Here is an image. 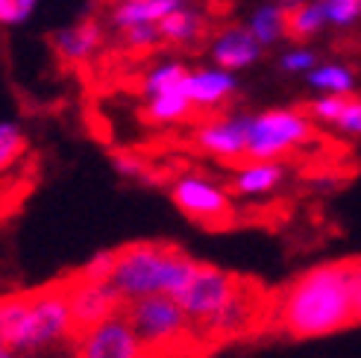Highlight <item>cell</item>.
<instances>
[{
	"label": "cell",
	"instance_id": "836d02e7",
	"mask_svg": "<svg viewBox=\"0 0 361 358\" xmlns=\"http://www.w3.org/2000/svg\"><path fill=\"white\" fill-rule=\"evenodd\" d=\"M274 4H285V6H291V4H300V0H274Z\"/></svg>",
	"mask_w": 361,
	"mask_h": 358
},
{
	"label": "cell",
	"instance_id": "9a60e30c",
	"mask_svg": "<svg viewBox=\"0 0 361 358\" xmlns=\"http://www.w3.org/2000/svg\"><path fill=\"white\" fill-rule=\"evenodd\" d=\"M285 168L282 162H247L232 176V191L241 197H262L282 185Z\"/></svg>",
	"mask_w": 361,
	"mask_h": 358
},
{
	"label": "cell",
	"instance_id": "2e32d148",
	"mask_svg": "<svg viewBox=\"0 0 361 358\" xmlns=\"http://www.w3.org/2000/svg\"><path fill=\"white\" fill-rule=\"evenodd\" d=\"M247 30L252 32L262 47L276 44L279 39L288 35V6L285 4H262L259 9H252Z\"/></svg>",
	"mask_w": 361,
	"mask_h": 358
},
{
	"label": "cell",
	"instance_id": "7a4b0ae2",
	"mask_svg": "<svg viewBox=\"0 0 361 358\" xmlns=\"http://www.w3.org/2000/svg\"><path fill=\"white\" fill-rule=\"evenodd\" d=\"M0 314H4L0 341L15 355L53 352L77 338L65 282L47 285V288L30 294L0 297Z\"/></svg>",
	"mask_w": 361,
	"mask_h": 358
},
{
	"label": "cell",
	"instance_id": "7402d4cb",
	"mask_svg": "<svg viewBox=\"0 0 361 358\" xmlns=\"http://www.w3.org/2000/svg\"><path fill=\"white\" fill-rule=\"evenodd\" d=\"M27 153V135L12 121H0V173L9 171Z\"/></svg>",
	"mask_w": 361,
	"mask_h": 358
},
{
	"label": "cell",
	"instance_id": "d6a6232c",
	"mask_svg": "<svg viewBox=\"0 0 361 358\" xmlns=\"http://www.w3.org/2000/svg\"><path fill=\"white\" fill-rule=\"evenodd\" d=\"M0 358H15V352H12L6 344H0Z\"/></svg>",
	"mask_w": 361,
	"mask_h": 358
},
{
	"label": "cell",
	"instance_id": "ba28073f",
	"mask_svg": "<svg viewBox=\"0 0 361 358\" xmlns=\"http://www.w3.org/2000/svg\"><path fill=\"white\" fill-rule=\"evenodd\" d=\"M77 358H153L123 311L74 338Z\"/></svg>",
	"mask_w": 361,
	"mask_h": 358
},
{
	"label": "cell",
	"instance_id": "4316f807",
	"mask_svg": "<svg viewBox=\"0 0 361 358\" xmlns=\"http://www.w3.org/2000/svg\"><path fill=\"white\" fill-rule=\"evenodd\" d=\"M121 39H123V44L130 50H150V47H156L161 42V32H159L156 24H141V27L123 30Z\"/></svg>",
	"mask_w": 361,
	"mask_h": 358
},
{
	"label": "cell",
	"instance_id": "4fadbf2b",
	"mask_svg": "<svg viewBox=\"0 0 361 358\" xmlns=\"http://www.w3.org/2000/svg\"><path fill=\"white\" fill-rule=\"evenodd\" d=\"M103 42V27L92 18L74 24V27H65V30H56L53 32V53L65 62V65H82L94 56V50L100 47Z\"/></svg>",
	"mask_w": 361,
	"mask_h": 358
},
{
	"label": "cell",
	"instance_id": "e0dca14e",
	"mask_svg": "<svg viewBox=\"0 0 361 358\" xmlns=\"http://www.w3.org/2000/svg\"><path fill=\"white\" fill-rule=\"evenodd\" d=\"M191 112H194V106L185 94L183 82L168 88V92L156 94V97H147V106H144V118H147L150 123H179V121H185Z\"/></svg>",
	"mask_w": 361,
	"mask_h": 358
},
{
	"label": "cell",
	"instance_id": "ac0fdd59",
	"mask_svg": "<svg viewBox=\"0 0 361 358\" xmlns=\"http://www.w3.org/2000/svg\"><path fill=\"white\" fill-rule=\"evenodd\" d=\"M309 85L320 94H332V97H353L355 94V70L344 62H320L309 77Z\"/></svg>",
	"mask_w": 361,
	"mask_h": 358
},
{
	"label": "cell",
	"instance_id": "603a6c76",
	"mask_svg": "<svg viewBox=\"0 0 361 358\" xmlns=\"http://www.w3.org/2000/svg\"><path fill=\"white\" fill-rule=\"evenodd\" d=\"M115 259H118V249H100V253L88 259L74 276L85 279V282H109V276L115 271Z\"/></svg>",
	"mask_w": 361,
	"mask_h": 358
},
{
	"label": "cell",
	"instance_id": "44dd1931",
	"mask_svg": "<svg viewBox=\"0 0 361 358\" xmlns=\"http://www.w3.org/2000/svg\"><path fill=\"white\" fill-rule=\"evenodd\" d=\"M185 74H188V68L183 62H161V65H156L150 70L147 77H144L141 88H144V94H147V97H156L161 92H168V88L179 85L185 80Z\"/></svg>",
	"mask_w": 361,
	"mask_h": 358
},
{
	"label": "cell",
	"instance_id": "5b68a950",
	"mask_svg": "<svg viewBox=\"0 0 361 358\" xmlns=\"http://www.w3.org/2000/svg\"><path fill=\"white\" fill-rule=\"evenodd\" d=\"M241 279L221 271L214 264H200L194 279L185 285V291L179 294V306L188 314L191 329L197 338H214L226 309L241 291Z\"/></svg>",
	"mask_w": 361,
	"mask_h": 358
},
{
	"label": "cell",
	"instance_id": "30bf717a",
	"mask_svg": "<svg viewBox=\"0 0 361 358\" xmlns=\"http://www.w3.org/2000/svg\"><path fill=\"white\" fill-rule=\"evenodd\" d=\"M247 135H250V115H229L218 121H206L194 132V144L214 159L238 162V159H247Z\"/></svg>",
	"mask_w": 361,
	"mask_h": 358
},
{
	"label": "cell",
	"instance_id": "5bb4252c",
	"mask_svg": "<svg viewBox=\"0 0 361 358\" xmlns=\"http://www.w3.org/2000/svg\"><path fill=\"white\" fill-rule=\"evenodd\" d=\"M185 6V0H118L112 9V24L115 30H130L141 24H161L165 18L179 12Z\"/></svg>",
	"mask_w": 361,
	"mask_h": 358
},
{
	"label": "cell",
	"instance_id": "83f0119b",
	"mask_svg": "<svg viewBox=\"0 0 361 358\" xmlns=\"http://www.w3.org/2000/svg\"><path fill=\"white\" fill-rule=\"evenodd\" d=\"M39 0H0V27H15L24 24L35 12Z\"/></svg>",
	"mask_w": 361,
	"mask_h": 358
},
{
	"label": "cell",
	"instance_id": "d6986e66",
	"mask_svg": "<svg viewBox=\"0 0 361 358\" xmlns=\"http://www.w3.org/2000/svg\"><path fill=\"white\" fill-rule=\"evenodd\" d=\"M326 9L323 0H300V4L288 6V39L294 42H309L326 27Z\"/></svg>",
	"mask_w": 361,
	"mask_h": 358
},
{
	"label": "cell",
	"instance_id": "9c48e42d",
	"mask_svg": "<svg viewBox=\"0 0 361 358\" xmlns=\"http://www.w3.org/2000/svg\"><path fill=\"white\" fill-rule=\"evenodd\" d=\"M65 285H68V302H71V317H74L77 335L100 326L103 320L121 314L126 306L109 282H85L71 276L65 279Z\"/></svg>",
	"mask_w": 361,
	"mask_h": 358
},
{
	"label": "cell",
	"instance_id": "ffe728a7",
	"mask_svg": "<svg viewBox=\"0 0 361 358\" xmlns=\"http://www.w3.org/2000/svg\"><path fill=\"white\" fill-rule=\"evenodd\" d=\"M159 32H161V42L191 44L197 35L203 32V15L191 6H183L179 12H173L171 18H165V21L159 24Z\"/></svg>",
	"mask_w": 361,
	"mask_h": 358
},
{
	"label": "cell",
	"instance_id": "4dcf8cb0",
	"mask_svg": "<svg viewBox=\"0 0 361 358\" xmlns=\"http://www.w3.org/2000/svg\"><path fill=\"white\" fill-rule=\"evenodd\" d=\"M353 297H355V323H361V259H353Z\"/></svg>",
	"mask_w": 361,
	"mask_h": 358
},
{
	"label": "cell",
	"instance_id": "277c9868",
	"mask_svg": "<svg viewBox=\"0 0 361 358\" xmlns=\"http://www.w3.org/2000/svg\"><path fill=\"white\" fill-rule=\"evenodd\" d=\"M123 314L130 317L135 335L141 338V344L150 350L153 358L183 352L197 338L191 329L188 314L183 311V306H179V300L168 297V294H156V297L126 302Z\"/></svg>",
	"mask_w": 361,
	"mask_h": 358
},
{
	"label": "cell",
	"instance_id": "6da1fadb",
	"mask_svg": "<svg viewBox=\"0 0 361 358\" xmlns=\"http://www.w3.org/2000/svg\"><path fill=\"white\" fill-rule=\"evenodd\" d=\"M276 320L297 341L326 338L353 326V261H323L300 273L279 297Z\"/></svg>",
	"mask_w": 361,
	"mask_h": 358
},
{
	"label": "cell",
	"instance_id": "cb8c5ba5",
	"mask_svg": "<svg viewBox=\"0 0 361 358\" xmlns=\"http://www.w3.org/2000/svg\"><path fill=\"white\" fill-rule=\"evenodd\" d=\"M323 9L332 27H353L361 21V0H323Z\"/></svg>",
	"mask_w": 361,
	"mask_h": 358
},
{
	"label": "cell",
	"instance_id": "7c38bea8",
	"mask_svg": "<svg viewBox=\"0 0 361 358\" xmlns=\"http://www.w3.org/2000/svg\"><path fill=\"white\" fill-rule=\"evenodd\" d=\"M262 50L264 47L252 39V32L247 27H226L224 32L214 35L212 59H214V68H224V70H229V74H235V70L256 65Z\"/></svg>",
	"mask_w": 361,
	"mask_h": 358
},
{
	"label": "cell",
	"instance_id": "f546056e",
	"mask_svg": "<svg viewBox=\"0 0 361 358\" xmlns=\"http://www.w3.org/2000/svg\"><path fill=\"white\" fill-rule=\"evenodd\" d=\"M112 162H115V171H118V173H123V176H141V173H144V162H141L138 156L118 153V156L112 159Z\"/></svg>",
	"mask_w": 361,
	"mask_h": 358
},
{
	"label": "cell",
	"instance_id": "d4e9b609",
	"mask_svg": "<svg viewBox=\"0 0 361 358\" xmlns=\"http://www.w3.org/2000/svg\"><path fill=\"white\" fill-rule=\"evenodd\" d=\"M317 65H320L317 53L309 50V47H291V50H285L279 56V68L285 70V74H305L309 77Z\"/></svg>",
	"mask_w": 361,
	"mask_h": 358
},
{
	"label": "cell",
	"instance_id": "8fae6325",
	"mask_svg": "<svg viewBox=\"0 0 361 358\" xmlns=\"http://www.w3.org/2000/svg\"><path fill=\"white\" fill-rule=\"evenodd\" d=\"M183 88L194 109H218L238 92V77L224 68H194L183 80Z\"/></svg>",
	"mask_w": 361,
	"mask_h": 358
},
{
	"label": "cell",
	"instance_id": "1f68e13d",
	"mask_svg": "<svg viewBox=\"0 0 361 358\" xmlns=\"http://www.w3.org/2000/svg\"><path fill=\"white\" fill-rule=\"evenodd\" d=\"M15 358H77L74 350H53V352H35V355H15Z\"/></svg>",
	"mask_w": 361,
	"mask_h": 358
},
{
	"label": "cell",
	"instance_id": "e575fe53",
	"mask_svg": "<svg viewBox=\"0 0 361 358\" xmlns=\"http://www.w3.org/2000/svg\"><path fill=\"white\" fill-rule=\"evenodd\" d=\"M0 332H4V314H0ZM0 344H4V341H0Z\"/></svg>",
	"mask_w": 361,
	"mask_h": 358
},
{
	"label": "cell",
	"instance_id": "8992f818",
	"mask_svg": "<svg viewBox=\"0 0 361 358\" xmlns=\"http://www.w3.org/2000/svg\"><path fill=\"white\" fill-rule=\"evenodd\" d=\"M314 132V121L300 109H267L250 115L247 162H279L285 153L302 147Z\"/></svg>",
	"mask_w": 361,
	"mask_h": 358
},
{
	"label": "cell",
	"instance_id": "484cf974",
	"mask_svg": "<svg viewBox=\"0 0 361 358\" xmlns=\"http://www.w3.org/2000/svg\"><path fill=\"white\" fill-rule=\"evenodd\" d=\"M344 103H347V97H332V94H320L317 100H312L309 103V118L314 121V123H338V118H341V112H344Z\"/></svg>",
	"mask_w": 361,
	"mask_h": 358
},
{
	"label": "cell",
	"instance_id": "52a82bcc",
	"mask_svg": "<svg viewBox=\"0 0 361 358\" xmlns=\"http://www.w3.org/2000/svg\"><path fill=\"white\" fill-rule=\"evenodd\" d=\"M171 200L176 203V209L183 211L185 218L203 223V226H224L232 218V200H229L226 188H221L218 183H212L206 176H197V173H183L179 179H173Z\"/></svg>",
	"mask_w": 361,
	"mask_h": 358
},
{
	"label": "cell",
	"instance_id": "f1b7e54d",
	"mask_svg": "<svg viewBox=\"0 0 361 358\" xmlns=\"http://www.w3.org/2000/svg\"><path fill=\"white\" fill-rule=\"evenodd\" d=\"M335 130L344 135H353V138H361V97H355V94L347 97L344 112H341Z\"/></svg>",
	"mask_w": 361,
	"mask_h": 358
},
{
	"label": "cell",
	"instance_id": "3957f363",
	"mask_svg": "<svg viewBox=\"0 0 361 358\" xmlns=\"http://www.w3.org/2000/svg\"><path fill=\"white\" fill-rule=\"evenodd\" d=\"M197 267H200V261H194L173 244L138 241L118 247L109 285L121 294L123 302H135L156 294L179 297L185 291V285L194 279Z\"/></svg>",
	"mask_w": 361,
	"mask_h": 358
}]
</instances>
